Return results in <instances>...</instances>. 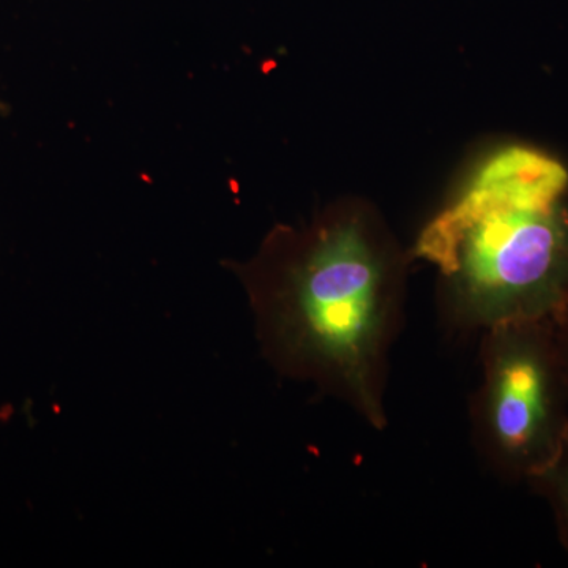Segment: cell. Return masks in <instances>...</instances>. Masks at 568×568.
Masks as SVG:
<instances>
[{
    "label": "cell",
    "instance_id": "cell-1",
    "mask_svg": "<svg viewBox=\"0 0 568 568\" xmlns=\"http://www.w3.org/2000/svg\"><path fill=\"white\" fill-rule=\"evenodd\" d=\"M263 284L260 310L284 368L315 381L375 432L388 426L390 358L405 325L413 260L364 197L328 209Z\"/></svg>",
    "mask_w": 568,
    "mask_h": 568
},
{
    "label": "cell",
    "instance_id": "cell-2",
    "mask_svg": "<svg viewBox=\"0 0 568 568\" xmlns=\"http://www.w3.org/2000/svg\"><path fill=\"white\" fill-rule=\"evenodd\" d=\"M410 256L437 268V313L450 331L555 320L568 306V168L528 142L496 145Z\"/></svg>",
    "mask_w": 568,
    "mask_h": 568
},
{
    "label": "cell",
    "instance_id": "cell-3",
    "mask_svg": "<svg viewBox=\"0 0 568 568\" xmlns=\"http://www.w3.org/2000/svg\"><path fill=\"white\" fill-rule=\"evenodd\" d=\"M480 335L481 377L469 406L474 447L497 478L526 484L568 432V379L555 320L515 321Z\"/></svg>",
    "mask_w": 568,
    "mask_h": 568
},
{
    "label": "cell",
    "instance_id": "cell-4",
    "mask_svg": "<svg viewBox=\"0 0 568 568\" xmlns=\"http://www.w3.org/2000/svg\"><path fill=\"white\" fill-rule=\"evenodd\" d=\"M526 485L551 508L560 545L568 552V432L551 462Z\"/></svg>",
    "mask_w": 568,
    "mask_h": 568
},
{
    "label": "cell",
    "instance_id": "cell-5",
    "mask_svg": "<svg viewBox=\"0 0 568 568\" xmlns=\"http://www.w3.org/2000/svg\"><path fill=\"white\" fill-rule=\"evenodd\" d=\"M555 328L560 355H562L564 368H566L568 379V306L562 313H559V315L555 317Z\"/></svg>",
    "mask_w": 568,
    "mask_h": 568
},
{
    "label": "cell",
    "instance_id": "cell-6",
    "mask_svg": "<svg viewBox=\"0 0 568 568\" xmlns=\"http://www.w3.org/2000/svg\"><path fill=\"white\" fill-rule=\"evenodd\" d=\"M0 108H2V103H0Z\"/></svg>",
    "mask_w": 568,
    "mask_h": 568
}]
</instances>
